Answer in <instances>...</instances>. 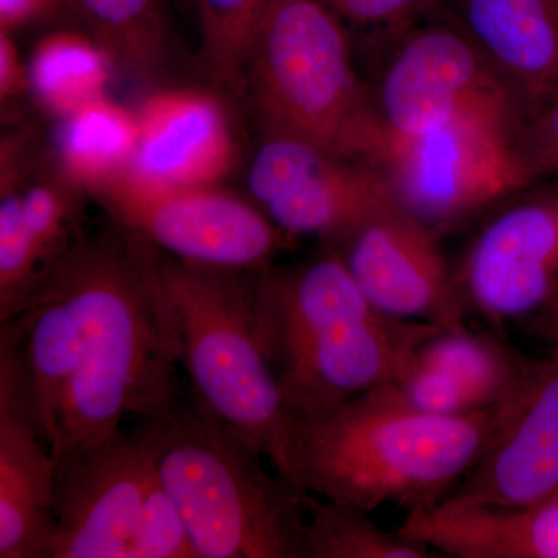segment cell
I'll return each mask as SVG.
<instances>
[{"label":"cell","instance_id":"obj_13","mask_svg":"<svg viewBox=\"0 0 558 558\" xmlns=\"http://www.w3.org/2000/svg\"><path fill=\"white\" fill-rule=\"evenodd\" d=\"M245 190L289 240L312 236L322 245L392 196L380 168L278 135H260Z\"/></svg>","mask_w":558,"mask_h":558},{"label":"cell","instance_id":"obj_7","mask_svg":"<svg viewBox=\"0 0 558 558\" xmlns=\"http://www.w3.org/2000/svg\"><path fill=\"white\" fill-rule=\"evenodd\" d=\"M527 123L515 100L483 102L433 130L388 138L377 167L399 204L438 234L534 183Z\"/></svg>","mask_w":558,"mask_h":558},{"label":"cell","instance_id":"obj_30","mask_svg":"<svg viewBox=\"0 0 558 558\" xmlns=\"http://www.w3.org/2000/svg\"><path fill=\"white\" fill-rule=\"evenodd\" d=\"M64 0H0V31L13 32L50 13Z\"/></svg>","mask_w":558,"mask_h":558},{"label":"cell","instance_id":"obj_21","mask_svg":"<svg viewBox=\"0 0 558 558\" xmlns=\"http://www.w3.org/2000/svg\"><path fill=\"white\" fill-rule=\"evenodd\" d=\"M57 121L50 156L72 185L95 199L126 178L138 145L137 112L106 95Z\"/></svg>","mask_w":558,"mask_h":558},{"label":"cell","instance_id":"obj_9","mask_svg":"<svg viewBox=\"0 0 558 558\" xmlns=\"http://www.w3.org/2000/svg\"><path fill=\"white\" fill-rule=\"evenodd\" d=\"M95 199L165 255L207 269H266L292 242L248 196L222 185L154 190L120 180Z\"/></svg>","mask_w":558,"mask_h":558},{"label":"cell","instance_id":"obj_27","mask_svg":"<svg viewBox=\"0 0 558 558\" xmlns=\"http://www.w3.org/2000/svg\"><path fill=\"white\" fill-rule=\"evenodd\" d=\"M349 31L377 43L438 9L439 0H325Z\"/></svg>","mask_w":558,"mask_h":558},{"label":"cell","instance_id":"obj_23","mask_svg":"<svg viewBox=\"0 0 558 558\" xmlns=\"http://www.w3.org/2000/svg\"><path fill=\"white\" fill-rule=\"evenodd\" d=\"M108 53L113 68L156 78L168 61V27L160 0H64Z\"/></svg>","mask_w":558,"mask_h":558},{"label":"cell","instance_id":"obj_12","mask_svg":"<svg viewBox=\"0 0 558 558\" xmlns=\"http://www.w3.org/2000/svg\"><path fill=\"white\" fill-rule=\"evenodd\" d=\"M54 535L49 558H126L156 451L145 421L135 429L54 458Z\"/></svg>","mask_w":558,"mask_h":558},{"label":"cell","instance_id":"obj_15","mask_svg":"<svg viewBox=\"0 0 558 558\" xmlns=\"http://www.w3.org/2000/svg\"><path fill=\"white\" fill-rule=\"evenodd\" d=\"M554 497H558V357L553 354L535 362L487 449L435 508L523 509Z\"/></svg>","mask_w":558,"mask_h":558},{"label":"cell","instance_id":"obj_16","mask_svg":"<svg viewBox=\"0 0 558 558\" xmlns=\"http://www.w3.org/2000/svg\"><path fill=\"white\" fill-rule=\"evenodd\" d=\"M138 145L126 182L154 190L222 185L238 165L226 101L199 87L156 92L137 110Z\"/></svg>","mask_w":558,"mask_h":558},{"label":"cell","instance_id":"obj_19","mask_svg":"<svg viewBox=\"0 0 558 558\" xmlns=\"http://www.w3.org/2000/svg\"><path fill=\"white\" fill-rule=\"evenodd\" d=\"M50 444L20 381L0 368V558H49L54 535Z\"/></svg>","mask_w":558,"mask_h":558},{"label":"cell","instance_id":"obj_5","mask_svg":"<svg viewBox=\"0 0 558 558\" xmlns=\"http://www.w3.org/2000/svg\"><path fill=\"white\" fill-rule=\"evenodd\" d=\"M352 40L325 0L271 2L250 43L240 84L260 135L379 165L388 134L355 68Z\"/></svg>","mask_w":558,"mask_h":558},{"label":"cell","instance_id":"obj_4","mask_svg":"<svg viewBox=\"0 0 558 558\" xmlns=\"http://www.w3.org/2000/svg\"><path fill=\"white\" fill-rule=\"evenodd\" d=\"M145 422L199 558H303L304 490L258 447L193 396Z\"/></svg>","mask_w":558,"mask_h":558},{"label":"cell","instance_id":"obj_11","mask_svg":"<svg viewBox=\"0 0 558 558\" xmlns=\"http://www.w3.org/2000/svg\"><path fill=\"white\" fill-rule=\"evenodd\" d=\"M326 247L339 253L363 295L381 314L440 329L465 328V301L428 229L395 194Z\"/></svg>","mask_w":558,"mask_h":558},{"label":"cell","instance_id":"obj_18","mask_svg":"<svg viewBox=\"0 0 558 558\" xmlns=\"http://www.w3.org/2000/svg\"><path fill=\"white\" fill-rule=\"evenodd\" d=\"M526 109L529 121L558 97V0H439Z\"/></svg>","mask_w":558,"mask_h":558},{"label":"cell","instance_id":"obj_6","mask_svg":"<svg viewBox=\"0 0 558 558\" xmlns=\"http://www.w3.org/2000/svg\"><path fill=\"white\" fill-rule=\"evenodd\" d=\"M191 396L281 470L290 409L256 333L253 271L207 269L160 252Z\"/></svg>","mask_w":558,"mask_h":558},{"label":"cell","instance_id":"obj_22","mask_svg":"<svg viewBox=\"0 0 558 558\" xmlns=\"http://www.w3.org/2000/svg\"><path fill=\"white\" fill-rule=\"evenodd\" d=\"M32 97L54 120L106 97L116 72L100 44L86 32L50 33L27 61Z\"/></svg>","mask_w":558,"mask_h":558},{"label":"cell","instance_id":"obj_20","mask_svg":"<svg viewBox=\"0 0 558 558\" xmlns=\"http://www.w3.org/2000/svg\"><path fill=\"white\" fill-rule=\"evenodd\" d=\"M400 534L457 558H558V497L523 509H422Z\"/></svg>","mask_w":558,"mask_h":558},{"label":"cell","instance_id":"obj_24","mask_svg":"<svg viewBox=\"0 0 558 558\" xmlns=\"http://www.w3.org/2000/svg\"><path fill=\"white\" fill-rule=\"evenodd\" d=\"M306 523L303 558H432L435 550L400 534L384 531L371 512L330 501L304 490Z\"/></svg>","mask_w":558,"mask_h":558},{"label":"cell","instance_id":"obj_14","mask_svg":"<svg viewBox=\"0 0 558 558\" xmlns=\"http://www.w3.org/2000/svg\"><path fill=\"white\" fill-rule=\"evenodd\" d=\"M492 322L548 314L558 300V190L517 202L480 231L457 275Z\"/></svg>","mask_w":558,"mask_h":558},{"label":"cell","instance_id":"obj_2","mask_svg":"<svg viewBox=\"0 0 558 558\" xmlns=\"http://www.w3.org/2000/svg\"><path fill=\"white\" fill-rule=\"evenodd\" d=\"M510 402V400H509ZM509 402L442 416L392 384L315 413H292L279 473L303 490L363 510L438 506L487 449Z\"/></svg>","mask_w":558,"mask_h":558},{"label":"cell","instance_id":"obj_29","mask_svg":"<svg viewBox=\"0 0 558 558\" xmlns=\"http://www.w3.org/2000/svg\"><path fill=\"white\" fill-rule=\"evenodd\" d=\"M32 95L31 76L27 62L22 61L20 50L11 38V33L0 31V101L2 108L7 102H13Z\"/></svg>","mask_w":558,"mask_h":558},{"label":"cell","instance_id":"obj_25","mask_svg":"<svg viewBox=\"0 0 558 558\" xmlns=\"http://www.w3.org/2000/svg\"><path fill=\"white\" fill-rule=\"evenodd\" d=\"M202 61L216 83L240 87L253 35L274 0H196Z\"/></svg>","mask_w":558,"mask_h":558},{"label":"cell","instance_id":"obj_1","mask_svg":"<svg viewBox=\"0 0 558 558\" xmlns=\"http://www.w3.org/2000/svg\"><path fill=\"white\" fill-rule=\"evenodd\" d=\"M160 250L110 222L83 233L20 314L0 323L14 374L54 458L179 402L180 339Z\"/></svg>","mask_w":558,"mask_h":558},{"label":"cell","instance_id":"obj_26","mask_svg":"<svg viewBox=\"0 0 558 558\" xmlns=\"http://www.w3.org/2000/svg\"><path fill=\"white\" fill-rule=\"evenodd\" d=\"M126 558H199L182 513L161 484L159 472L150 483Z\"/></svg>","mask_w":558,"mask_h":558},{"label":"cell","instance_id":"obj_17","mask_svg":"<svg viewBox=\"0 0 558 558\" xmlns=\"http://www.w3.org/2000/svg\"><path fill=\"white\" fill-rule=\"evenodd\" d=\"M535 362L468 326L440 329L418 344L392 387L418 410L465 416L515 398Z\"/></svg>","mask_w":558,"mask_h":558},{"label":"cell","instance_id":"obj_28","mask_svg":"<svg viewBox=\"0 0 558 558\" xmlns=\"http://www.w3.org/2000/svg\"><path fill=\"white\" fill-rule=\"evenodd\" d=\"M523 150L534 182L558 175V97L524 128Z\"/></svg>","mask_w":558,"mask_h":558},{"label":"cell","instance_id":"obj_31","mask_svg":"<svg viewBox=\"0 0 558 558\" xmlns=\"http://www.w3.org/2000/svg\"><path fill=\"white\" fill-rule=\"evenodd\" d=\"M546 317H549L548 329L550 337H553L554 340L553 354L557 355L558 357V300L557 303L550 307V311L548 314H546Z\"/></svg>","mask_w":558,"mask_h":558},{"label":"cell","instance_id":"obj_3","mask_svg":"<svg viewBox=\"0 0 558 558\" xmlns=\"http://www.w3.org/2000/svg\"><path fill=\"white\" fill-rule=\"evenodd\" d=\"M253 317L290 413H315L392 384L440 328L377 311L336 250L253 271Z\"/></svg>","mask_w":558,"mask_h":558},{"label":"cell","instance_id":"obj_8","mask_svg":"<svg viewBox=\"0 0 558 558\" xmlns=\"http://www.w3.org/2000/svg\"><path fill=\"white\" fill-rule=\"evenodd\" d=\"M371 44L381 58L366 87L388 138L433 130L483 102L521 105L475 44L438 10Z\"/></svg>","mask_w":558,"mask_h":558},{"label":"cell","instance_id":"obj_10","mask_svg":"<svg viewBox=\"0 0 558 558\" xmlns=\"http://www.w3.org/2000/svg\"><path fill=\"white\" fill-rule=\"evenodd\" d=\"M31 130L2 140L0 154V323L24 310L81 230L86 194L40 154Z\"/></svg>","mask_w":558,"mask_h":558}]
</instances>
